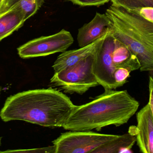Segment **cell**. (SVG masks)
Segmentation results:
<instances>
[{
	"instance_id": "cell-4",
	"label": "cell",
	"mask_w": 153,
	"mask_h": 153,
	"mask_svg": "<svg viewBox=\"0 0 153 153\" xmlns=\"http://www.w3.org/2000/svg\"><path fill=\"white\" fill-rule=\"evenodd\" d=\"M94 55L54 72L50 79L51 86L59 88L66 93L82 95L91 88L100 85L93 70Z\"/></svg>"
},
{
	"instance_id": "cell-18",
	"label": "cell",
	"mask_w": 153,
	"mask_h": 153,
	"mask_svg": "<svg viewBox=\"0 0 153 153\" xmlns=\"http://www.w3.org/2000/svg\"><path fill=\"white\" fill-rule=\"evenodd\" d=\"M30 152V153H55L56 148L54 146L44 147V148H37V149H30V150H24V151H9L3 152Z\"/></svg>"
},
{
	"instance_id": "cell-11",
	"label": "cell",
	"mask_w": 153,
	"mask_h": 153,
	"mask_svg": "<svg viewBox=\"0 0 153 153\" xmlns=\"http://www.w3.org/2000/svg\"><path fill=\"white\" fill-rule=\"evenodd\" d=\"M21 9L14 6L0 13V41L19 29L26 21Z\"/></svg>"
},
{
	"instance_id": "cell-9",
	"label": "cell",
	"mask_w": 153,
	"mask_h": 153,
	"mask_svg": "<svg viewBox=\"0 0 153 153\" xmlns=\"http://www.w3.org/2000/svg\"><path fill=\"white\" fill-rule=\"evenodd\" d=\"M111 29L110 21L107 15L97 12L94 19L78 30V46L83 47L95 42Z\"/></svg>"
},
{
	"instance_id": "cell-5",
	"label": "cell",
	"mask_w": 153,
	"mask_h": 153,
	"mask_svg": "<svg viewBox=\"0 0 153 153\" xmlns=\"http://www.w3.org/2000/svg\"><path fill=\"white\" fill-rule=\"evenodd\" d=\"M117 136L91 131H70L61 134L53 143L55 147V153H92Z\"/></svg>"
},
{
	"instance_id": "cell-19",
	"label": "cell",
	"mask_w": 153,
	"mask_h": 153,
	"mask_svg": "<svg viewBox=\"0 0 153 153\" xmlns=\"http://www.w3.org/2000/svg\"><path fill=\"white\" fill-rule=\"evenodd\" d=\"M149 104L153 116V71L150 72L149 78Z\"/></svg>"
},
{
	"instance_id": "cell-20",
	"label": "cell",
	"mask_w": 153,
	"mask_h": 153,
	"mask_svg": "<svg viewBox=\"0 0 153 153\" xmlns=\"http://www.w3.org/2000/svg\"><path fill=\"white\" fill-rule=\"evenodd\" d=\"M9 0H0V13L2 12Z\"/></svg>"
},
{
	"instance_id": "cell-2",
	"label": "cell",
	"mask_w": 153,
	"mask_h": 153,
	"mask_svg": "<svg viewBox=\"0 0 153 153\" xmlns=\"http://www.w3.org/2000/svg\"><path fill=\"white\" fill-rule=\"evenodd\" d=\"M139 105L127 90L107 91L91 102L75 106L63 128L69 131H99L108 126H120L128 122Z\"/></svg>"
},
{
	"instance_id": "cell-21",
	"label": "cell",
	"mask_w": 153,
	"mask_h": 153,
	"mask_svg": "<svg viewBox=\"0 0 153 153\" xmlns=\"http://www.w3.org/2000/svg\"><path fill=\"white\" fill-rule=\"evenodd\" d=\"M1 139L2 137H0V146H1ZM1 152H0V153H1Z\"/></svg>"
},
{
	"instance_id": "cell-7",
	"label": "cell",
	"mask_w": 153,
	"mask_h": 153,
	"mask_svg": "<svg viewBox=\"0 0 153 153\" xmlns=\"http://www.w3.org/2000/svg\"><path fill=\"white\" fill-rule=\"evenodd\" d=\"M115 40V37L110 30L107 33L102 45L94 55V74L99 84L103 87L105 91L118 88L113 76L116 69L112 58Z\"/></svg>"
},
{
	"instance_id": "cell-8",
	"label": "cell",
	"mask_w": 153,
	"mask_h": 153,
	"mask_svg": "<svg viewBox=\"0 0 153 153\" xmlns=\"http://www.w3.org/2000/svg\"><path fill=\"white\" fill-rule=\"evenodd\" d=\"M136 118L134 133H128L135 135L141 152L153 153V116L148 103L137 113Z\"/></svg>"
},
{
	"instance_id": "cell-15",
	"label": "cell",
	"mask_w": 153,
	"mask_h": 153,
	"mask_svg": "<svg viewBox=\"0 0 153 153\" xmlns=\"http://www.w3.org/2000/svg\"><path fill=\"white\" fill-rule=\"evenodd\" d=\"M130 73V71L125 68L119 67L115 69L113 76L118 87L123 86L127 82Z\"/></svg>"
},
{
	"instance_id": "cell-13",
	"label": "cell",
	"mask_w": 153,
	"mask_h": 153,
	"mask_svg": "<svg viewBox=\"0 0 153 153\" xmlns=\"http://www.w3.org/2000/svg\"><path fill=\"white\" fill-rule=\"evenodd\" d=\"M44 2V0H9L3 11L14 6H18L21 9L27 20L37 12Z\"/></svg>"
},
{
	"instance_id": "cell-10",
	"label": "cell",
	"mask_w": 153,
	"mask_h": 153,
	"mask_svg": "<svg viewBox=\"0 0 153 153\" xmlns=\"http://www.w3.org/2000/svg\"><path fill=\"white\" fill-rule=\"evenodd\" d=\"M107 34L88 46L81 47L79 49L62 52L56 58L52 66L54 72L74 65L81 60L94 54L102 45Z\"/></svg>"
},
{
	"instance_id": "cell-14",
	"label": "cell",
	"mask_w": 153,
	"mask_h": 153,
	"mask_svg": "<svg viewBox=\"0 0 153 153\" xmlns=\"http://www.w3.org/2000/svg\"><path fill=\"white\" fill-rule=\"evenodd\" d=\"M113 5L128 10L153 7V0H111Z\"/></svg>"
},
{
	"instance_id": "cell-1",
	"label": "cell",
	"mask_w": 153,
	"mask_h": 153,
	"mask_svg": "<svg viewBox=\"0 0 153 153\" xmlns=\"http://www.w3.org/2000/svg\"><path fill=\"white\" fill-rule=\"evenodd\" d=\"M56 89L29 90L10 95L0 111L3 121L20 120L45 127H62L75 107Z\"/></svg>"
},
{
	"instance_id": "cell-12",
	"label": "cell",
	"mask_w": 153,
	"mask_h": 153,
	"mask_svg": "<svg viewBox=\"0 0 153 153\" xmlns=\"http://www.w3.org/2000/svg\"><path fill=\"white\" fill-rule=\"evenodd\" d=\"M136 142L135 135L131 133L117 135L114 139L100 146L92 153H116L128 152L131 150Z\"/></svg>"
},
{
	"instance_id": "cell-22",
	"label": "cell",
	"mask_w": 153,
	"mask_h": 153,
	"mask_svg": "<svg viewBox=\"0 0 153 153\" xmlns=\"http://www.w3.org/2000/svg\"><path fill=\"white\" fill-rule=\"evenodd\" d=\"M1 87H0V95H1Z\"/></svg>"
},
{
	"instance_id": "cell-6",
	"label": "cell",
	"mask_w": 153,
	"mask_h": 153,
	"mask_svg": "<svg viewBox=\"0 0 153 153\" xmlns=\"http://www.w3.org/2000/svg\"><path fill=\"white\" fill-rule=\"evenodd\" d=\"M73 37L62 29L56 34L40 37L25 43L18 49V54L23 59L46 56L65 52L73 44Z\"/></svg>"
},
{
	"instance_id": "cell-3",
	"label": "cell",
	"mask_w": 153,
	"mask_h": 153,
	"mask_svg": "<svg viewBox=\"0 0 153 153\" xmlns=\"http://www.w3.org/2000/svg\"><path fill=\"white\" fill-rule=\"evenodd\" d=\"M111 32L138 58L141 72L153 71V22L112 5L106 10Z\"/></svg>"
},
{
	"instance_id": "cell-16",
	"label": "cell",
	"mask_w": 153,
	"mask_h": 153,
	"mask_svg": "<svg viewBox=\"0 0 153 153\" xmlns=\"http://www.w3.org/2000/svg\"><path fill=\"white\" fill-rule=\"evenodd\" d=\"M74 4L81 6H100L108 3L111 0H68Z\"/></svg>"
},
{
	"instance_id": "cell-17",
	"label": "cell",
	"mask_w": 153,
	"mask_h": 153,
	"mask_svg": "<svg viewBox=\"0 0 153 153\" xmlns=\"http://www.w3.org/2000/svg\"><path fill=\"white\" fill-rule=\"evenodd\" d=\"M134 12L141 15L145 19L153 22V7H145L141 9H136L133 10H129Z\"/></svg>"
}]
</instances>
